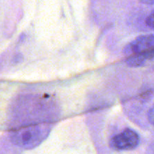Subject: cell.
<instances>
[{
  "instance_id": "4",
  "label": "cell",
  "mask_w": 154,
  "mask_h": 154,
  "mask_svg": "<svg viewBox=\"0 0 154 154\" xmlns=\"http://www.w3.org/2000/svg\"><path fill=\"white\" fill-rule=\"evenodd\" d=\"M153 48L144 52L129 56L126 60V64L131 67H139L144 66L149 61L153 59Z\"/></svg>"
},
{
  "instance_id": "3",
  "label": "cell",
  "mask_w": 154,
  "mask_h": 154,
  "mask_svg": "<svg viewBox=\"0 0 154 154\" xmlns=\"http://www.w3.org/2000/svg\"><path fill=\"white\" fill-rule=\"evenodd\" d=\"M154 46L153 35L140 36L127 45L123 50L126 55L129 56L144 52L152 49Z\"/></svg>"
},
{
  "instance_id": "5",
  "label": "cell",
  "mask_w": 154,
  "mask_h": 154,
  "mask_svg": "<svg viewBox=\"0 0 154 154\" xmlns=\"http://www.w3.org/2000/svg\"><path fill=\"white\" fill-rule=\"evenodd\" d=\"M145 23L149 28L150 29L153 28V11H152L151 13H150V14L146 18Z\"/></svg>"
},
{
  "instance_id": "2",
  "label": "cell",
  "mask_w": 154,
  "mask_h": 154,
  "mask_svg": "<svg viewBox=\"0 0 154 154\" xmlns=\"http://www.w3.org/2000/svg\"><path fill=\"white\" fill-rule=\"evenodd\" d=\"M139 141V136L136 132L126 129L112 138L110 141V146L116 150H129L135 148Z\"/></svg>"
},
{
  "instance_id": "6",
  "label": "cell",
  "mask_w": 154,
  "mask_h": 154,
  "mask_svg": "<svg viewBox=\"0 0 154 154\" xmlns=\"http://www.w3.org/2000/svg\"><path fill=\"white\" fill-rule=\"evenodd\" d=\"M141 2L147 5H153L154 2V0H139Z\"/></svg>"
},
{
  "instance_id": "1",
  "label": "cell",
  "mask_w": 154,
  "mask_h": 154,
  "mask_svg": "<svg viewBox=\"0 0 154 154\" xmlns=\"http://www.w3.org/2000/svg\"><path fill=\"white\" fill-rule=\"evenodd\" d=\"M50 128L47 125L29 126L17 130L12 134L11 140L15 144L25 149L37 147L46 138Z\"/></svg>"
}]
</instances>
